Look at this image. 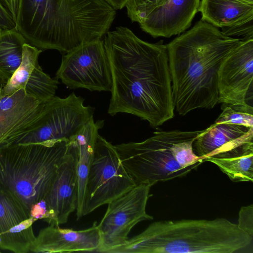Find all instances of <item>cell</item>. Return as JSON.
Listing matches in <instances>:
<instances>
[{"label": "cell", "instance_id": "23", "mask_svg": "<svg viewBox=\"0 0 253 253\" xmlns=\"http://www.w3.org/2000/svg\"><path fill=\"white\" fill-rule=\"evenodd\" d=\"M169 0H127L125 6L127 14L132 22H142L154 9Z\"/></svg>", "mask_w": 253, "mask_h": 253}, {"label": "cell", "instance_id": "29", "mask_svg": "<svg viewBox=\"0 0 253 253\" xmlns=\"http://www.w3.org/2000/svg\"><path fill=\"white\" fill-rule=\"evenodd\" d=\"M5 5L11 13L15 20L17 10V0H2Z\"/></svg>", "mask_w": 253, "mask_h": 253}, {"label": "cell", "instance_id": "25", "mask_svg": "<svg viewBox=\"0 0 253 253\" xmlns=\"http://www.w3.org/2000/svg\"><path fill=\"white\" fill-rule=\"evenodd\" d=\"M221 32L225 35L242 37V40H253V18L240 23L221 28Z\"/></svg>", "mask_w": 253, "mask_h": 253}, {"label": "cell", "instance_id": "10", "mask_svg": "<svg viewBox=\"0 0 253 253\" xmlns=\"http://www.w3.org/2000/svg\"><path fill=\"white\" fill-rule=\"evenodd\" d=\"M151 186L137 184L108 203L107 210L97 227L100 244L97 253H107L128 239V235L137 223L153 217L146 211Z\"/></svg>", "mask_w": 253, "mask_h": 253}, {"label": "cell", "instance_id": "3", "mask_svg": "<svg viewBox=\"0 0 253 253\" xmlns=\"http://www.w3.org/2000/svg\"><path fill=\"white\" fill-rule=\"evenodd\" d=\"M116 14L105 0H17L15 21L29 44L67 53L101 39Z\"/></svg>", "mask_w": 253, "mask_h": 253}, {"label": "cell", "instance_id": "11", "mask_svg": "<svg viewBox=\"0 0 253 253\" xmlns=\"http://www.w3.org/2000/svg\"><path fill=\"white\" fill-rule=\"evenodd\" d=\"M218 87V103L253 114V40L243 41L224 61Z\"/></svg>", "mask_w": 253, "mask_h": 253}, {"label": "cell", "instance_id": "27", "mask_svg": "<svg viewBox=\"0 0 253 253\" xmlns=\"http://www.w3.org/2000/svg\"><path fill=\"white\" fill-rule=\"evenodd\" d=\"M30 217L36 221L43 219L47 222L50 218L49 208L44 199H42L34 204L29 211Z\"/></svg>", "mask_w": 253, "mask_h": 253}, {"label": "cell", "instance_id": "8", "mask_svg": "<svg viewBox=\"0 0 253 253\" xmlns=\"http://www.w3.org/2000/svg\"><path fill=\"white\" fill-rule=\"evenodd\" d=\"M135 185L122 164L115 146L98 134L86 183L83 216Z\"/></svg>", "mask_w": 253, "mask_h": 253}, {"label": "cell", "instance_id": "6", "mask_svg": "<svg viewBox=\"0 0 253 253\" xmlns=\"http://www.w3.org/2000/svg\"><path fill=\"white\" fill-rule=\"evenodd\" d=\"M71 140L47 144L0 145V192L9 195L29 212L44 199L68 153Z\"/></svg>", "mask_w": 253, "mask_h": 253}, {"label": "cell", "instance_id": "18", "mask_svg": "<svg viewBox=\"0 0 253 253\" xmlns=\"http://www.w3.org/2000/svg\"><path fill=\"white\" fill-rule=\"evenodd\" d=\"M104 126L103 120L94 122L93 117L83 126L72 138L78 148L77 173L78 177V200L76 217L83 216L85 191L89 168L93 159L99 130Z\"/></svg>", "mask_w": 253, "mask_h": 253}, {"label": "cell", "instance_id": "30", "mask_svg": "<svg viewBox=\"0 0 253 253\" xmlns=\"http://www.w3.org/2000/svg\"><path fill=\"white\" fill-rule=\"evenodd\" d=\"M244 0V1H245L247 2H251V3H253V0Z\"/></svg>", "mask_w": 253, "mask_h": 253}, {"label": "cell", "instance_id": "2", "mask_svg": "<svg viewBox=\"0 0 253 253\" xmlns=\"http://www.w3.org/2000/svg\"><path fill=\"white\" fill-rule=\"evenodd\" d=\"M243 41L201 19L167 44L174 108L180 115L218 103L219 69Z\"/></svg>", "mask_w": 253, "mask_h": 253}, {"label": "cell", "instance_id": "14", "mask_svg": "<svg viewBox=\"0 0 253 253\" xmlns=\"http://www.w3.org/2000/svg\"><path fill=\"white\" fill-rule=\"evenodd\" d=\"M35 219L29 211L11 196L0 192V248L15 253L30 252L36 236Z\"/></svg>", "mask_w": 253, "mask_h": 253}, {"label": "cell", "instance_id": "17", "mask_svg": "<svg viewBox=\"0 0 253 253\" xmlns=\"http://www.w3.org/2000/svg\"><path fill=\"white\" fill-rule=\"evenodd\" d=\"M252 140L253 127L214 123L198 136L194 142L193 149L204 161L209 156Z\"/></svg>", "mask_w": 253, "mask_h": 253}, {"label": "cell", "instance_id": "26", "mask_svg": "<svg viewBox=\"0 0 253 253\" xmlns=\"http://www.w3.org/2000/svg\"><path fill=\"white\" fill-rule=\"evenodd\" d=\"M238 227L253 239V205L241 207L239 212Z\"/></svg>", "mask_w": 253, "mask_h": 253}, {"label": "cell", "instance_id": "13", "mask_svg": "<svg viewBox=\"0 0 253 253\" xmlns=\"http://www.w3.org/2000/svg\"><path fill=\"white\" fill-rule=\"evenodd\" d=\"M42 50L29 44H24L21 63L11 77L3 84L1 96H8L20 89L42 102L55 96L59 82L45 73L38 63Z\"/></svg>", "mask_w": 253, "mask_h": 253}, {"label": "cell", "instance_id": "4", "mask_svg": "<svg viewBox=\"0 0 253 253\" xmlns=\"http://www.w3.org/2000/svg\"><path fill=\"white\" fill-rule=\"evenodd\" d=\"M253 241L225 218L158 221L107 253H233Z\"/></svg>", "mask_w": 253, "mask_h": 253}, {"label": "cell", "instance_id": "31", "mask_svg": "<svg viewBox=\"0 0 253 253\" xmlns=\"http://www.w3.org/2000/svg\"><path fill=\"white\" fill-rule=\"evenodd\" d=\"M1 241H2V240H1V237L0 236V245L1 243Z\"/></svg>", "mask_w": 253, "mask_h": 253}, {"label": "cell", "instance_id": "1", "mask_svg": "<svg viewBox=\"0 0 253 253\" xmlns=\"http://www.w3.org/2000/svg\"><path fill=\"white\" fill-rule=\"evenodd\" d=\"M112 76L108 109L135 115L152 127L174 115L167 45L138 38L126 27L108 32L103 41Z\"/></svg>", "mask_w": 253, "mask_h": 253}, {"label": "cell", "instance_id": "28", "mask_svg": "<svg viewBox=\"0 0 253 253\" xmlns=\"http://www.w3.org/2000/svg\"><path fill=\"white\" fill-rule=\"evenodd\" d=\"M16 29V25L11 13L2 0H0V30Z\"/></svg>", "mask_w": 253, "mask_h": 253}, {"label": "cell", "instance_id": "16", "mask_svg": "<svg viewBox=\"0 0 253 253\" xmlns=\"http://www.w3.org/2000/svg\"><path fill=\"white\" fill-rule=\"evenodd\" d=\"M200 0H169L152 11L139 23L154 38H169L183 32L198 12Z\"/></svg>", "mask_w": 253, "mask_h": 253}, {"label": "cell", "instance_id": "22", "mask_svg": "<svg viewBox=\"0 0 253 253\" xmlns=\"http://www.w3.org/2000/svg\"><path fill=\"white\" fill-rule=\"evenodd\" d=\"M26 42L17 29L0 30V75L6 81L20 66Z\"/></svg>", "mask_w": 253, "mask_h": 253}, {"label": "cell", "instance_id": "5", "mask_svg": "<svg viewBox=\"0 0 253 253\" xmlns=\"http://www.w3.org/2000/svg\"><path fill=\"white\" fill-rule=\"evenodd\" d=\"M202 131L158 130L142 142L114 146L136 185L152 186L185 176L204 162L193 149L194 142Z\"/></svg>", "mask_w": 253, "mask_h": 253}, {"label": "cell", "instance_id": "15", "mask_svg": "<svg viewBox=\"0 0 253 253\" xmlns=\"http://www.w3.org/2000/svg\"><path fill=\"white\" fill-rule=\"evenodd\" d=\"M100 244L96 222L87 229L75 230L49 224L41 229L33 244L30 252L41 253L95 252Z\"/></svg>", "mask_w": 253, "mask_h": 253}, {"label": "cell", "instance_id": "21", "mask_svg": "<svg viewBox=\"0 0 253 253\" xmlns=\"http://www.w3.org/2000/svg\"><path fill=\"white\" fill-rule=\"evenodd\" d=\"M6 82L0 75V90ZM44 103L34 98L19 103L0 101V145L8 136L33 120Z\"/></svg>", "mask_w": 253, "mask_h": 253}, {"label": "cell", "instance_id": "20", "mask_svg": "<svg viewBox=\"0 0 253 253\" xmlns=\"http://www.w3.org/2000/svg\"><path fill=\"white\" fill-rule=\"evenodd\" d=\"M201 20L216 27L233 26L253 18V3L242 0H202Z\"/></svg>", "mask_w": 253, "mask_h": 253}, {"label": "cell", "instance_id": "12", "mask_svg": "<svg viewBox=\"0 0 253 253\" xmlns=\"http://www.w3.org/2000/svg\"><path fill=\"white\" fill-rule=\"evenodd\" d=\"M70 149L59 166L54 179L44 197L49 208L50 218L47 223L58 225L67 222L75 211L78 200L77 161L78 148L72 138Z\"/></svg>", "mask_w": 253, "mask_h": 253}, {"label": "cell", "instance_id": "9", "mask_svg": "<svg viewBox=\"0 0 253 253\" xmlns=\"http://www.w3.org/2000/svg\"><path fill=\"white\" fill-rule=\"evenodd\" d=\"M56 73L70 89L110 91L112 76L103 41L87 42L66 53Z\"/></svg>", "mask_w": 253, "mask_h": 253}, {"label": "cell", "instance_id": "7", "mask_svg": "<svg viewBox=\"0 0 253 253\" xmlns=\"http://www.w3.org/2000/svg\"><path fill=\"white\" fill-rule=\"evenodd\" d=\"M84 100L74 92L63 98L54 96L45 102L33 120L2 144H47L70 140L93 116L94 109L84 105Z\"/></svg>", "mask_w": 253, "mask_h": 253}, {"label": "cell", "instance_id": "19", "mask_svg": "<svg viewBox=\"0 0 253 253\" xmlns=\"http://www.w3.org/2000/svg\"><path fill=\"white\" fill-rule=\"evenodd\" d=\"M233 182L253 181V140L206 157Z\"/></svg>", "mask_w": 253, "mask_h": 253}, {"label": "cell", "instance_id": "24", "mask_svg": "<svg viewBox=\"0 0 253 253\" xmlns=\"http://www.w3.org/2000/svg\"><path fill=\"white\" fill-rule=\"evenodd\" d=\"M222 112L214 123H227L253 127V114L235 110L229 105H222Z\"/></svg>", "mask_w": 253, "mask_h": 253}]
</instances>
